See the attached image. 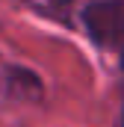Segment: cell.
I'll list each match as a JSON object with an SVG mask.
<instances>
[{
    "instance_id": "2",
    "label": "cell",
    "mask_w": 124,
    "mask_h": 127,
    "mask_svg": "<svg viewBox=\"0 0 124 127\" xmlns=\"http://www.w3.org/2000/svg\"><path fill=\"white\" fill-rule=\"evenodd\" d=\"M121 127H124V121H121Z\"/></svg>"
},
{
    "instance_id": "1",
    "label": "cell",
    "mask_w": 124,
    "mask_h": 127,
    "mask_svg": "<svg viewBox=\"0 0 124 127\" xmlns=\"http://www.w3.org/2000/svg\"><path fill=\"white\" fill-rule=\"evenodd\" d=\"M83 24L97 44L124 47V0H97L83 12Z\"/></svg>"
}]
</instances>
